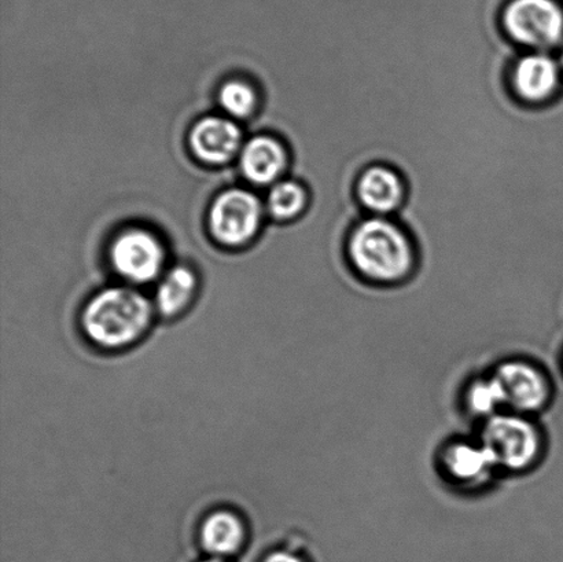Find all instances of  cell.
I'll return each mask as SVG.
<instances>
[{
    "label": "cell",
    "mask_w": 563,
    "mask_h": 562,
    "mask_svg": "<svg viewBox=\"0 0 563 562\" xmlns=\"http://www.w3.org/2000/svg\"><path fill=\"white\" fill-rule=\"evenodd\" d=\"M346 257L362 283L380 289L410 284L419 267L416 242L395 218H363L347 236Z\"/></svg>",
    "instance_id": "1"
},
{
    "label": "cell",
    "mask_w": 563,
    "mask_h": 562,
    "mask_svg": "<svg viewBox=\"0 0 563 562\" xmlns=\"http://www.w3.org/2000/svg\"><path fill=\"white\" fill-rule=\"evenodd\" d=\"M153 306L131 288H109L87 302L81 327L87 339L103 350L126 349L140 341L153 322Z\"/></svg>",
    "instance_id": "2"
},
{
    "label": "cell",
    "mask_w": 563,
    "mask_h": 562,
    "mask_svg": "<svg viewBox=\"0 0 563 562\" xmlns=\"http://www.w3.org/2000/svg\"><path fill=\"white\" fill-rule=\"evenodd\" d=\"M478 439L489 450L500 473L521 475L542 460L545 442L534 417L501 411L479 423Z\"/></svg>",
    "instance_id": "3"
},
{
    "label": "cell",
    "mask_w": 563,
    "mask_h": 562,
    "mask_svg": "<svg viewBox=\"0 0 563 562\" xmlns=\"http://www.w3.org/2000/svg\"><path fill=\"white\" fill-rule=\"evenodd\" d=\"M500 26L521 52H556L563 44V5L560 0H507Z\"/></svg>",
    "instance_id": "4"
},
{
    "label": "cell",
    "mask_w": 563,
    "mask_h": 562,
    "mask_svg": "<svg viewBox=\"0 0 563 562\" xmlns=\"http://www.w3.org/2000/svg\"><path fill=\"white\" fill-rule=\"evenodd\" d=\"M493 374L504 390L507 411L537 417L553 399V383L538 363L511 357L496 365Z\"/></svg>",
    "instance_id": "5"
},
{
    "label": "cell",
    "mask_w": 563,
    "mask_h": 562,
    "mask_svg": "<svg viewBox=\"0 0 563 562\" xmlns=\"http://www.w3.org/2000/svg\"><path fill=\"white\" fill-rule=\"evenodd\" d=\"M563 71L553 53L522 52L512 63L509 86L518 102L548 107L561 97Z\"/></svg>",
    "instance_id": "6"
},
{
    "label": "cell",
    "mask_w": 563,
    "mask_h": 562,
    "mask_svg": "<svg viewBox=\"0 0 563 562\" xmlns=\"http://www.w3.org/2000/svg\"><path fill=\"white\" fill-rule=\"evenodd\" d=\"M261 200L251 191L231 189L214 200L209 212V228L219 242L229 246H240L256 235L262 223Z\"/></svg>",
    "instance_id": "7"
},
{
    "label": "cell",
    "mask_w": 563,
    "mask_h": 562,
    "mask_svg": "<svg viewBox=\"0 0 563 562\" xmlns=\"http://www.w3.org/2000/svg\"><path fill=\"white\" fill-rule=\"evenodd\" d=\"M110 261L115 272L132 284H147L162 273L165 251L162 242L151 231L131 229L123 231L110 247Z\"/></svg>",
    "instance_id": "8"
},
{
    "label": "cell",
    "mask_w": 563,
    "mask_h": 562,
    "mask_svg": "<svg viewBox=\"0 0 563 562\" xmlns=\"http://www.w3.org/2000/svg\"><path fill=\"white\" fill-rule=\"evenodd\" d=\"M439 466L446 482L466 489L484 487L500 473L493 454L478 438L445 443L439 453Z\"/></svg>",
    "instance_id": "9"
},
{
    "label": "cell",
    "mask_w": 563,
    "mask_h": 562,
    "mask_svg": "<svg viewBox=\"0 0 563 562\" xmlns=\"http://www.w3.org/2000/svg\"><path fill=\"white\" fill-rule=\"evenodd\" d=\"M355 195L366 217L396 218L406 206L408 186L399 170L377 163L358 175Z\"/></svg>",
    "instance_id": "10"
},
{
    "label": "cell",
    "mask_w": 563,
    "mask_h": 562,
    "mask_svg": "<svg viewBox=\"0 0 563 562\" xmlns=\"http://www.w3.org/2000/svg\"><path fill=\"white\" fill-rule=\"evenodd\" d=\"M192 153L202 163L224 164L235 156L241 146L239 125L229 119L206 118L195 125L190 134Z\"/></svg>",
    "instance_id": "11"
},
{
    "label": "cell",
    "mask_w": 563,
    "mask_h": 562,
    "mask_svg": "<svg viewBox=\"0 0 563 562\" xmlns=\"http://www.w3.org/2000/svg\"><path fill=\"white\" fill-rule=\"evenodd\" d=\"M289 165L284 143L272 136H256L247 142L241 154L245 178L256 185H275Z\"/></svg>",
    "instance_id": "12"
},
{
    "label": "cell",
    "mask_w": 563,
    "mask_h": 562,
    "mask_svg": "<svg viewBox=\"0 0 563 562\" xmlns=\"http://www.w3.org/2000/svg\"><path fill=\"white\" fill-rule=\"evenodd\" d=\"M246 527L234 511L214 510L203 519L200 528L202 548L213 558H229L244 547Z\"/></svg>",
    "instance_id": "13"
},
{
    "label": "cell",
    "mask_w": 563,
    "mask_h": 562,
    "mask_svg": "<svg viewBox=\"0 0 563 562\" xmlns=\"http://www.w3.org/2000/svg\"><path fill=\"white\" fill-rule=\"evenodd\" d=\"M462 401L467 415L479 423L506 411L504 390L493 372L472 378L463 389Z\"/></svg>",
    "instance_id": "14"
},
{
    "label": "cell",
    "mask_w": 563,
    "mask_h": 562,
    "mask_svg": "<svg viewBox=\"0 0 563 562\" xmlns=\"http://www.w3.org/2000/svg\"><path fill=\"white\" fill-rule=\"evenodd\" d=\"M197 277L190 268L178 266L170 269L159 284L156 308L163 317L174 318L184 312L195 299Z\"/></svg>",
    "instance_id": "15"
},
{
    "label": "cell",
    "mask_w": 563,
    "mask_h": 562,
    "mask_svg": "<svg viewBox=\"0 0 563 562\" xmlns=\"http://www.w3.org/2000/svg\"><path fill=\"white\" fill-rule=\"evenodd\" d=\"M311 201L307 185L295 179L279 180L269 190L267 208L279 222H292L309 211Z\"/></svg>",
    "instance_id": "16"
},
{
    "label": "cell",
    "mask_w": 563,
    "mask_h": 562,
    "mask_svg": "<svg viewBox=\"0 0 563 562\" xmlns=\"http://www.w3.org/2000/svg\"><path fill=\"white\" fill-rule=\"evenodd\" d=\"M219 102L230 115L236 119H245L256 108V93L246 82L233 80L225 82L219 92Z\"/></svg>",
    "instance_id": "17"
},
{
    "label": "cell",
    "mask_w": 563,
    "mask_h": 562,
    "mask_svg": "<svg viewBox=\"0 0 563 562\" xmlns=\"http://www.w3.org/2000/svg\"><path fill=\"white\" fill-rule=\"evenodd\" d=\"M263 562H303V560L289 550H278V552L268 554Z\"/></svg>",
    "instance_id": "18"
},
{
    "label": "cell",
    "mask_w": 563,
    "mask_h": 562,
    "mask_svg": "<svg viewBox=\"0 0 563 562\" xmlns=\"http://www.w3.org/2000/svg\"><path fill=\"white\" fill-rule=\"evenodd\" d=\"M556 59H559V64L561 66V69L563 71V44L562 46L556 49V55H555Z\"/></svg>",
    "instance_id": "19"
},
{
    "label": "cell",
    "mask_w": 563,
    "mask_h": 562,
    "mask_svg": "<svg viewBox=\"0 0 563 562\" xmlns=\"http://www.w3.org/2000/svg\"><path fill=\"white\" fill-rule=\"evenodd\" d=\"M202 562H224V561L222 559L213 558V559H209V560H206V561H202Z\"/></svg>",
    "instance_id": "20"
}]
</instances>
